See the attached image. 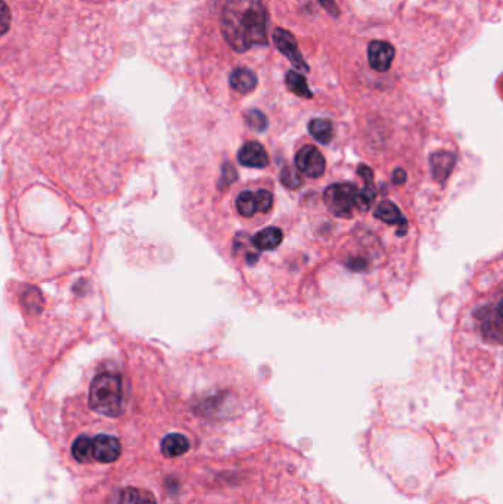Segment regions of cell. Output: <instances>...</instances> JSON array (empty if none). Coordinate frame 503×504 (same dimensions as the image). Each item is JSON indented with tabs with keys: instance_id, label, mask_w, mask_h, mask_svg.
Segmentation results:
<instances>
[{
	"instance_id": "cell-1",
	"label": "cell",
	"mask_w": 503,
	"mask_h": 504,
	"mask_svg": "<svg viewBox=\"0 0 503 504\" xmlns=\"http://www.w3.org/2000/svg\"><path fill=\"white\" fill-rule=\"evenodd\" d=\"M266 24L267 13L263 0H229L220 18L223 38L237 52L266 45Z\"/></svg>"
},
{
	"instance_id": "cell-2",
	"label": "cell",
	"mask_w": 503,
	"mask_h": 504,
	"mask_svg": "<svg viewBox=\"0 0 503 504\" xmlns=\"http://www.w3.org/2000/svg\"><path fill=\"white\" fill-rule=\"evenodd\" d=\"M89 406L102 416L117 418L123 411V377L117 372H101L89 389Z\"/></svg>"
},
{
	"instance_id": "cell-3",
	"label": "cell",
	"mask_w": 503,
	"mask_h": 504,
	"mask_svg": "<svg viewBox=\"0 0 503 504\" xmlns=\"http://www.w3.org/2000/svg\"><path fill=\"white\" fill-rule=\"evenodd\" d=\"M357 193L358 189L354 185L335 183L327 188L323 197H325V202L334 215L341 219H349L356 208Z\"/></svg>"
},
{
	"instance_id": "cell-4",
	"label": "cell",
	"mask_w": 503,
	"mask_h": 504,
	"mask_svg": "<svg viewBox=\"0 0 503 504\" xmlns=\"http://www.w3.org/2000/svg\"><path fill=\"white\" fill-rule=\"evenodd\" d=\"M295 166L300 173L312 178H317L325 173L327 161L325 156H323V154L316 147L307 145L297 152Z\"/></svg>"
},
{
	"instance_id": "cell-5",
	"label": "cell",
	"mask_w": 503,
	"mask_h": 504,
	"mask_svg": "<svg viewBox=\"0 0 503 504\" xmlns=\"http://www.w3.org/2000/svg\"><path fill=\"white\" fill-rule=\"evenodd\" d=\"M502 302L496 304V309L482 307L475 313V319L480 323L481 333L489 342L500 344L502 342V317H500Z\"/></svg>"
},
{
	"instance_id": "cell-6",
	"label": "cell",
	"mask_w": 503,
	"mask_h": 504,
	"mask_svg": "<svg viewBox=\"0 0 503 504\" xmlns=\"http://www.w3.org/2000/svg\"><path fill=\"white\" fill-rule=\"evenodd\" d=\"M273 42L278 47V50L291 61V64L297 68V69H304L307 71L309 67L305 64V61L303 59L301 52L298 49L297 40L294 38V34L286 31L283 28H276L273 33Z\"/></svg>"
},
{
	"instance_id": "cell-7",
	"label": "cell",
	"mask_w": 503,
	"mask_h": 504,
	"mask_svg": "<svg viewBox=\"0 0 503 504\" xmlns=\"http://www.w3.org/2000/svg\"><path fill=\"white\" fill-rule=\"evenodd\" d=\"M92 460L101 463H113L121 454V444L115 437L110 435H96L91 438Z\"/></svg>"
},
{
	"instance_id": "cell-8",
	"label": "cell",
	"mask_w": 503,
	"mask_h": 504,
	"mask_svg": "<svg viewBox=\"0 0 503 504\" xmlns=\"http://www.w3.org/2000/svg\"><path fill=\"white\" fill-rule=\"evenodd\" d=\"M394 47L383 40H375L369 43L368 47V58H369V65L375 69L380 71V73H384V71H388L392 59H394Z\"/></svg>"
},
{
	"instance_id": "cell-9",
	"label": "cell",
	"mask_w": 503,
	"mask_h": 504,
	"mask_svg": "<svg viewBox=\"0 0 503 504\" xmlns=\"http://www.w3.org/2000/svg\"><path fill=\"white\" fill-rule=\"evenodd\" d=\"M238 161L248 168H264L269 164V156L261 143L247 142L238 152Z\"/></svg>"
},
{
	"instance_id": "cell-10",
	"label": "cell",
	"mask_w": 503,
	"mask_h": 504,
	"mask_svg": "<svg viewBox=\"0 0 503 504\" xmlns=\"http://www.w3.org/2000/svg\"><path fill=\"white\" fill-rule=\"evenodd\" d=\"M429 164H431V170H433L434 178L437 182L443 183L446 182L447 177L452 174L456 164V156L452 152L439 151L431 155Z\"/></svg>"
},
{
	"instance_id": "cell-11",
	"label": "cell",
	"mask_w": 503,
	"mask_h": 504,
	"mask_svg": "<svg viewBox=\"0 0 503 504\" xmlns=\"http://www.w3.org/2000/svg\"><path fill=\"white\" fill-rule=\"evenodd\" d=\"M375 217L387 223V224H397L402 230L399 231V235L403 236L406 235V229H407V223L405 220V217L402 215L400 210L397 205H394L391 201H383L378 207L375 208L373 211Z\"/></svg>"
},
{
	"instance_id": "cell-12",
	"label": "cell",
	"mask_w": 503,
	"mask_h": 504,
	"mask_svg": "<svg viewBox=\"0 0 503 504\" xmlns=\"http://www.w3.org/2000/svg\"><path fill=\"white\" fill-rule=\"evenodd\" d=\"M282 239H283L282 230L279 227L272 226L256 233V236L253 238V244L260 251H272L282 244Z\"/></svg>"
},
{
	"instance_id": "cell-13",
	"label": "cell",
	"mask_w": 503,
	"mask_h": 504,
	"mask_svg": "<svg viewBox=\"0 0 503 504\" xmlns=\"http://www.w3.org/2000/svg\"><path fill=\"white\" fill-rule=\"evenodd\" d=\"M229 80H230V86L239 93L253 92L257 86L256 74L247 68H237L235 71H232Z\"/></svg>"
},
{
	"instance_id": "cell-14",
	"label": "cell",
	"mask_w": 503,
	"mask_h": 504,
	"mask_svg": "<svg viewBox=\"0 0 503 504\" xmlns=\"http://www.w3.org/2000/svg\"><path fill=\"white\" fill-rule=\"evenodd\" d=\"M189 449V441L182 434H170L161 442V452L166 457H179Z\"/></svg>"
},
{
	"instance_id": "cell-15",
	"label": "cell",
	"mask_w": 503,
	"mask_h": 504,
	"mask_svg": "<svg viewBox=\"0 0 503 504\" xmlns=\"http://www.w3.org/2000/svg\"><path fill=\"white\" fill-rule=\"evenodd\" d=\"M309 132L319 143H322V145H328L334 137V127L331 121L328 120H322V118L312 120L309 124Z\"/></svg>"
},
{
	"instance_id": "cell-16",
	"label": "cell",
	"mask_w": 503,
	"mask_h": 504,
	"mask_svg": "<svg viewBox=\"0 0 503 504\" xmlns=\"http://www.w3.org/2000/svg\"><path fill=\"white\" fill-rule=\"evenodd\" d=\"M120 504H157L155 497L147 491L140 488H125L121 493L120 497Z\"/></svg>"
},
{
	"instance_id": "cell-17",
	"label": "cell",
	"mask_w": 503,
	"mask_h": 504,
	"mask_svg": "<svg viewBox=\"0 0 503 504\" xmlns=\"http://www.w3.org/2000/svg\"><path fill=\"white\" fill-rule=\"evenodd\" d=\"M286 86H288V88L294 95H297L300 98L310 99L313 96L307 81H305L303 74L295 73V71H288V74H286Z\"/></svg>"
},
{
	"instance_id": "cell-18",
	"label": "cell",
	"mask_w": 503,
	"mask_h": 504,
	"mask_svg": "<svg viewBox=\"0 0 503 504\" xmlns=\"http://www.w3.org/2000/svg\"><path fill=\"white\" fill-rule=\"evenodd\" d=\"M237 210L242 217H253V215L257 212L256 193L251 190H245L239 193V196L237 197Z\"/></svg>"
},
{
	"instance_id": "cell-19",
	"label": "cell",
	"mask_w": 503,
	"mask_h": 504,
	"mask_svg": "<svg viewBox=\"0 0 503 504\" xmlns=\"http://www.w3.org/2000/svg\"><path fill=\"white\" fill-rule=\"evenodd\" d=\"M71 453L73 457L80 462V463H89L92 462V448H91V438H87L84 435L79 437L71 447Z\"/></svg>"
},
{
	"instance_id": "cell-20",
	"label": "cell",
	"mask_w": 503,
	"mask_h": 504,
	"mask_svg": "<svg viewBox=\"0 0 503 504\" xmlns=\"http://www.w3.org/2000/svg\"><path fill=\"white\" fill-rule=\"evenodd\" d=\"M281 182L286 189L295 190L303 185V178L300 176V171L293 168V167H283L281 171Z\"/></svg>"
},
{
	"instance_id": "cell-21",
	"label": "cell",
	"mask_w": 503,
	"mask_h": 504,
	"mask_svg": "<svg viewBox=\"0 0 503 504\" xmlns=\"http://www.w3.org/2000/svg\"><path fill=\"white\" fill-rule=\"evenodd\" d=\"M373 200H375V188L372 186V183H365V188L362 190H358V193H357L356 208L366 211V210H369Z\"/></svg>"
},
{
	"instance_id": "cell-22",
	"label": "cell",
	"mask_w": 503,
	"mask_h": 504,
	"mask_svg": "<svg viewBox=\"0 0 503 504\" xmlns=\"http://www.w3.org/2000/svg\"><path fill=\"white\" fill-rule=\"evenodd\" d=\"M245 121L248 124V127L256 130V132H264L267 127V120H266L264 114L259 110H249L245 114Z\"/></svg>"
},
{
	"instance_id": "cell-23",
	"label": "cell",
	"mask_w": 503,
	"mask_h": 504,
	"mask_svg": "<svg viewBox=\"0 0 503 504\" xmlns=\"http://www.w3.org/2000/svg\"><path fill=\"white\" fill-rule=\"evenodd\" d=\"M256 205H257V212H267L273 205V196L269 190L260 189L256 193Z\"/></svg>"
},
{
	"instance_id": "cell-24",
	"label": "cell",
	"mask_w": 503,
	"mask_h": 504,
	"mask_svg": "<svg viewBox=\"0 0 503 504\" xmlns=\"http://www.w3.org/2000/svg\"><path fill=\"white\" fill-rule=\"evenodd\" d=\"M11 27V11L8 5L0 0V35H4Z\"/></svg>"
},
{
	"instance_id": "cell-25",
	"label": "cell",
	"mask_w": 503,
	"mask_h": 504,
	"mask_svg": "<svg viewBox=\"0 0 503 504\" xmlns=\"http://www.w3.org/2000/svg\"><path fill=\"white\" fill-rule=\"evenodd\" d=\"M235 178H237V171H235V168H233V167L229 166V164H225V167H223V177H222L220 185H222V183L230 185Z\"/></svg>"
},
{
	"instance_id": "cell-26",
	"label": "cell",
	"mask_w": 503,
	"mask_h": 504,
	"mask_svg": "<svg viewBox=\"0 0 503 504\" xmlns=\"http://www.w3.org/2000/svg\"><path fill=\"white\" fill-rule=\"evenodd\" d=\"M319 4H320L323 8H325L331 15L338 16L339 11H338V6H337V4H335V0H319Z\"/></svg>"
},
{
	"instance_id": "cell-27",
	"label": "cell",
	"mask_w": 503,
	"mask_h": 504,
	"mask_svg": "<svg viewBox=\"0 0 503 504\" xmlns=\"http://www.w3.org/2000/svg\"><path fill=\"white\" fill-rule=\"evenodd\" d=\"M357 173H358V176H362V178L365 180V183H372L373 173L368 166H358Z\"/></svg>"
},
{
	"instance_id": "cell-28",
	"label": "cell",
	"mask_w": 503,
	"mask_h": 504,
	"mask_svg": "<svg viewBox=\"0 0 503 504\" xmlns=\"http://www.w3.org/2000/svg\"><path fill=\"white\" fill-rule=\"evenodd\" d=\"M392 182H394V183H399V185L405 183V182H406V173H405V170L397 168L396 171H394V173H392Z\"/></svg>"
}]
</instances>
